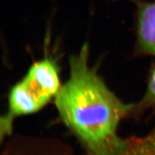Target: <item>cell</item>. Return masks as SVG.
<instances>
[{
  "instance_id": "obj_1",
  "label": "cell",
  "mask_w": 155,
  "mask_h": 155,
  "mask_svg": "<svg viewBox=\"0 0 155 155\" xmlns=\"http://www.w3.org/2000/svg\"><path fill=\"white\" fill-rule=\"evenodd\" d=\"M84 43L69 59V76L58 93L55 105L61 120L89 155H112L124 146L118 128L133 114L136 104L118 98L89 63Z\"/></svg>"
},
{
  "instance_id": "obj_2",
  "label": "cell",
  "mask_w": 155,
  "mask_h": 155,
  "mask_svg": "<svg viewBox=\"0 0 155 155\" xmlns=\"http://www.w3.org/2000/svg\"><path fill=\"white\" fill-rule=\"evenodd\" d=\"M61 85L55 59L47 55L33 64L9 92L7 110L0 120L2 141L11 134L17 118L35 113L44 107L56 98Z\"/></svg>"
},
{
  "instance_id": "obj_3",
  "label": "cell",
  "mask_w": 155,
  "mask_h": 155,
  "mask_svg": "<svg viewBox=\"0 0 155 155\" xmlns=\"http://www.w3.org/2000/svg\"><path fill=\"white\" fill-rule=\"evenodd\" d=\"M2 155H72L67 145L57 140L18 137L7 142Z\"/></svg>"
},
{
  "instance_id": "obj_4",
  "label": "cell",
  "mask_w": 155,
  "mask_h": 155,
  "mask_svg": "<svg viewBox=\"0 0 155 155\" xmlns=\"http://www.w3.org/2000/svg\"><path fill=\"white\" fill-rule=\"evenodd\" d=\"M137 48L140 53L155 56V3L138 4Z\"/></svg>"
},
{
  "instance_id": "obj_5",
  "label": "cell",
  "mask_w": 155,
  "mask_h": 155,
  "mask_svg": "<svg viewBox=\"0 0 155 155\" xmlns=\"http://www.w3.org/2000/svg\"><path fill=\"white\" fill-rule=\"evenodd\" d=\"M112 155H155V126L142 137L125 138L122 149Z\"/></svg>"
},
{
  "instance_id": "obj_6",
  "label": "cell",
  "mask_w": 155,
  "mask_h": 155,
  "mask_svg": "<svg viewBox=\"0 0 155 155\" xmlns=\"http://www.w3.org/2000/svg\"><path fill=\"white\" fill-rule=\"evenodd\" d=\"M155 108V66L150 74L146 91L142 100L136 104L133 113Z\"/></svg>"
}]
</instances>
